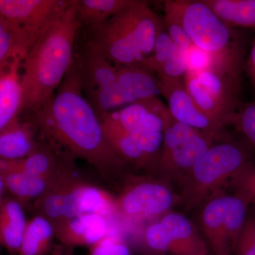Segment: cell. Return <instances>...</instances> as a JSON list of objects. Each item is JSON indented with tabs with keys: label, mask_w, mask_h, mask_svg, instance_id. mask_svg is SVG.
<instances>
[{
	"label": "cell",
	"mask_w": 255,
	"mask_h": 255,
	"mask_svg": "<svg viewBox=\"0 0 255 255\" xmlns=\"http://www.w3.org/2000/svg\"><path fill=\"white\" fill-rule=\"evenodd\" d=\"M30 115L42 139L73 158L86 161L105 179L111 180L127 165L114 150L100 117L82 93L73 64L54 95Z\"/></svg>",
	"instance_id": "obj_1"
},
{
	"label": "cell",
	"mask_w": 255,
	"mask_h": 255,
	"mask_svg": "<svg viewBox=\"0 0 255 255\" xmlns=\"http://www.w3.org/2000/svg\"><path fill=\"white\" fill-rule=\"evenodd\" d=\"M81 28L71 0L66 11L30 48L21 65V114L36 112L54 95L73 65L75 39Z\"/></svg>",
	"instance_id": "obj_2"
},
{
	"label": "cell",
	"mask_w": 255,
	"mask_h": 255,
	"mask_svg": "<svg viewBox=\"0 0 255 255\" xmlns=\"http://www.w3.org/2000/svg\"><path fill=\"white\" fill-rule=\"evenodd\" d=\"M248 163L240 146L231 142L213 145L181 183V204L188 210L199 207Z\"/></svg>",
	"instance_id": "obj_3"
},
{
	"label": "cell",
	"mask_w": 255,
	"mask_h": 255,
	"mask_svg": "<svg viewBox=\"0 0 255 255\" xmlns=\"http://www.w3.org/2000/svg\"><path fill=\"white\" fill-rule=\"evenodd\" d=\"M240 53L214 58L211 68L187 74L185 87L196 105L213 121L225 125L233 119L238 90V77L230 79L228 72L239 68Z\"/></svg>",
	"instance_id": "obj_4"
},
{
	"label": "cell",
	"mask_w": 255,
	"mask_h": 255,
	"mask_svg": "<svg viewBox=\"0 0 255 255\" xmlns=\"http://www.w3.org/2000/svg\"><path fill=\"white\" fill-rule=\"evenodd\" d=\"M115 199L108 192L75 174L35 201V209L52 223L87 214H114Z\"/></svg>",
	"instance_id": "obj_5"
},
{
	"label": "cell",
	"mask_w": 255,
	"mask_h": 255,
	"mask_svg": "<svg viewBox=\"0 0 255 255\" xmlns=\"http://www.w3.org/2000/svg\"><path fill=\"white\" fill-rule=\"evenodd\" d=\"M73 66L82 93L99 117L128 106L117 87L119 65L87 41Z\"/></svg>",
	"instance_id": "obj_6"
},
{
	"label": "cell",
	"mask_w": 255,
	"mask_h": 255,
	"mask_svg": "<svg viewBox=\"0 0 255 255\" xmlns=\"http://www.w3.org/2000/svg\"><path fill=\"white\" fill-rule=\"evenodd\" d=\"M165 19L184 28L194 45L211 54L231 51L230 26L204 1H165Z\"/></svg>",
	"instance_id": "obj_7"
},
{
	"label": "cell",
	"mask_w": 255,
	"mask_h": 255,
	"mask_svg": "<svg viewBox=\"0 0 255 255\" xmlns=\"http://www.w3.org/2000/svg\"><path fill=\"white\" fill-rule=\"evenodd\" d=\"M212 137L172 119L164 131V141L157 167L174 182L184 178L213 145Z\"/></svg>",
	"instance_id": "obj_8"
},
{
	"label": "cell",
	"mask_w": 255,
	"mask_h": 255,
	"mask_svg": "<svg viewBox=\"0 0 255 255\" xmlns=\"http://www.w3.org/2000/svg\"><path fill=\"white\" fill-rule=\"evenodd\" d=\"M146 244L152 251L171 255H209L200 229L184 214L169 212L146 229Z\"/></svg>",
	"instance_id": "obj_9"
},
{
	"label": "cell",
	"mask_w": 255,
	"mask_h": 255,
	"mask_svg": "<svg viewBox=\"0 0 255 255\" xmlns=\"http://www.w3.org/2000/svg\"><path fill=\"white\" fill-rule=\"evenodd\" d=\"M178 203L180 196L166 183L137 179L128 183L116 198L114 214L132 221H144L163 216Z\"/></svg>",
	"instance_id": "obj_10"
},
{
	"label": "cell",
	"mask_w": 255,
	"mask_h": 255,
	"mask_svg": "<svg viewBox=\"0 0 255 255\" xmlns=\"http://www.w3.org/2000/svg\"><path fill=\"white\" fill-rule=\"evenodd\" d=\"M125 10L100 26L86 28L87 41L115 65L145 67V58L132 35Z\"/></svg>",
	"instance_id": "obj_11"
},
{
	"label": "cell",
	"mask_w": 255,
	"mask_h": 255,
	"mask_svg": "<svg viewBox=\"0 0 255 255\" xmlns=\"http://www.w3.org/2000/svg\"><path fill=\"white\" fill-rule=\"evenodd\" d=\"M70 4L71 0H0V17L21 30L32 46Z\"/></svg>",
	"instance_id": "obj_12"
},
{
	"label": "cell",
	"mask_w": 255,
	"mask_h": 255,
	"mask_svg": "<svg viewBox=\"0 0 255 255\" xmlns=\"http://www.w3.org/2000/svg\"><path fill=\"white\" fill-rule=\"evenodd\" d=\"M100 119L130 133H143L163 132L172 117L162 102L154 98L130 104Z\"/></svg>",
	"instance_id": "obj_13"
},
{
	"label": "cell",
	"mask_w": 255,
	"mask_h": 255,
	"mask_svg": "<svg viewBox=\"0 0 255 255\" xmlns=\"http://www.w3.org/2000/svg\"><path fill=\"white\" fill-rule=\"evenodd\" d=\"M159 81L161 95L167 100L169 112L174 120L200 130L214 140L221 136L223 127L213 121L196 105L180 80Z\"/></svg>",
	"instance_id": "obj_14"
},
{
	"label": "cell",
	"mask_w": 255,
	"mask_h": 255,
	"mask_svg": "<svg viewBox=\"0 0 255 255\" xmlns=\"http://www.w3.org/2000/svg\"><path fill=\"white\" fill-rule=\"evenodd\" d=\"M229 199L230 194L219 191L199 206V228L214 255H233L225 236Z\"/></svg>",
	"instance_id": "obj_15"
},
{
	"label": "cell",
	"mask_w": 255,
	"mask_h": 255,
	"mask_svg": "<svg viewBox=\"0 0 255 255\" xmlns=\"http://www.w3.org/2000/svg\"><path fill=\"white\" fill-rule=\"evenodd\" d=\"M55 237L69 248L91 247L108 236L107 217L87 214L52 223Z\"/></svg>",
	"instance_id": "obj_16"
},
{
	"label": "cell",
	"mask_w": 255,
	"mask_h": 255,
	"mask_svg": "<svg viewBox=\"0 0 255 255\" xmlns=\"http://www.w3.org/2000/svg\"><path fill=\"white\" fill-rule=\"evenodd\" d=\"M41 136L31 121L21 122L17 119L0 130V157L4 160L26 158L38 148Z\"/></svg>",
	"instance_id": "obj_17"
},
{
	"label": "cell",
	"mask_w": 255,
	"mask_h": 255,
	"mask_svg": "<svg viewBox=\"0 0 255 255\" xmlns=\"http://www.w3.org/2000/svg\"><path fill=\"white\" fill-rule=\"evenodd\" d=\"M153 73L144 66L119 65L117 87L128 105L157 98L161 94V84Z\"/></svg>",
	"instance_id": "obj_18"
},
{
	"label": "cell",
	"mask_w": 255,
	"mask_h": 255,
	"mask_svg": "<svg viewBox=\"0 0 255 255\" xmlns=\"http://www.w3.org/2000/svg\"><path fill=\"white\" fill-rule=\"evenodd\" d=\"M125 14L137 46L147 60L153 53L156 38L163 23L145 1H134Z\"/></svg>",
	"instance_id": "obj_19"
},
{
	"label": "cell",
	"mask_w": 255,
	"mask_h": 255,
	"mask_svg": "<svg viewBox=\"0 0 255 255\" xmlns=\"http://www.w3.org/2000/svg\"><path fill=\"white\" fill-rule=\"evenodd\" d=\"M22 63H16L0 70V130L18 119L21 114Z\"/></svg>",
	"instance_id": "obj_20"
},
{
	"label": "cell",
	"mask_w": 255,
	"mask_h": 255,
	"mask_svg": "<svg viewBox=\"0 0 255 255\" xmlns=\"http://www.w3.org/2000/svg\"><path fill=\"white\" fill-rule=\"evenodd\" d=\"M27 222L20 202L12 199L1 200L0 241L10 253H19Z\"/></svg>",
	"instance_id": "obj_21"
},
{
	"label": "cell",
	"mask_w": 255,
	"mask_h": 255,
	"mask_svg": "<svg viewBox=\"0 0 255 255\" xmlns=\"http://www.w3.org/2000/svg\"><path fill=\"white\" fill-rule=\"evenodd\" d=\"M135 0H73L75 16L86 28L97 27L131 6Z\"/></svg>",
	"instance_id": "obj_22"
},
{
	"label": "cell",
	"mask_w": 255,
	"mask_h": 255,
	"mask_svg": "<svg viewBox=\"0 0 255 255\" xmlns=\"http://www.w3.org/2000/svg\"><path fill=\"white\" fill-rule=\"evenodd\" d=\"M73 174L63 179H53L28 175L20 172H8L0 174V182L3 183L4 189L15 196L18 201H28L32 199L36 201L50 189Z\"/></svg>",
	"instance_id": "obj_23"
},
{
	"label": "cell",
	"mask_w": 255,
	"mask_h": 255,
	"mask_svg": "<svg viewBox=\"0 0 255 255\" xmlns=\"http://www.w3.org/2000/svg\"><path fill=\"white\" fill-rule=\"evenodd\" d=\"M31 47L21 30L0 17V70L14 63H22Z\"/></svg>",
	"instance_id": "obj_24"
},
{
	"label": "cell",
	"mask_w": 255,
	"mask_h": 255,
	"mask_svg": "<svg viewBox=\"0 0 255 255\" xmlns=\"http://www.w3.org/2000/svg\"><path fill=\"white\" fill-rule=\"evenodd\" d=\"M101 123L114 150L126 163L132 164L138 168L156 164L153 159L140 150L130 133L112 124L103 122Z\"/></svg>",
	"instance_id": "obj_25"
},
{
	"label": "cell",
	"mask_w": 255,
	"mask_h": 255,
	"mask_svg": "<svg viewBox=\"0 0 255 255\" xmlns=\"http://www.w3.org/2000/svg\"><path fill=\"white\" fill-rule=\"evenodd\" d=\"M55 236L51 221L42 215H37L28 221L18 254L44 255L49 251Z\"/></svg>",
	"instance_id": "obj_26"
},
{
	"label": "cell",
	"mask_w": 255,
	"mask_h": 255,
	"mask_svg": "<svg viewBox=\"0 0 255 255\" xmlns=\"http://www.w3.org/2000/svg\"><path fill=\"white\" fill-rule=\"evenodd\" d=\"M204 1L228 26L255 28V0Z\"/></svg>",
	"instance_id": "obj_27"
},
{
	"label": "cell",
	"mask_w": 255,
	"mask_h": 255,
	"mask_svg": "<svg viewBox=\"0 0 255 255\" xmlns=\"http://www.w3.org/2000/svg\"><path fill=\"white\" fill-rule=\"evenodd\" d=\"M251 201L240 193L230 194L225 226V236L230 251L235 255L236 246L248 221Z\"/></svg>",
	"instance_id": "obj_28"
},
{
	"label": "cell",
	"mask_w": 255,
	"mask_h": 255,
	"mask_svg": "<svg viewBox=\"0 0 255 255\" xmlns=\"http://www.w3.org/2000/svg\"><path fill=\"white\" fill-rule=\"evenodd\" d=\"M175 48V44L164 28V23L159 30L154 46V50L150 58L146 60L145 67L153 73H157L162 65L167 61Z\"/></svg>",
	"instance_id": "obj_29"
},
{
	"label": "cell",
	"mask_w": 255,
	"mask_h": 255,
	"mask_svg": "<svg viewBox=\"0 0 255 255\" xmlns=\"http://www.w3.org/2000/svg\"><path fill=\"white\" fill-rule=\"evenodd\" d=\"M186 53L187 50L180 49L175 46L172 54L157 73L159 80H180L182 77L187 75Z\"/></svg>",
	"instance_id": "obj_30"
},
{
	"label": "cell",
	"mask_w": 255,
	"mask_h": 255,
	"mask_svg": "<svg viewBox=\"0 0 255 255\" xmlns=\"http://www.w3.org/2000/svg\"><path fill=\"white\" fill-rule=\"evenodd\" d=\"M231 182L236 192L240 193L251 203L255 202V166L251 163L247 164L245 167L235 174L231 179Z\"/></svg>",
	"instance_id": "obj_31"
},
{
	"label": "cell",
	"mask_w": 255,
	"mask_h": 255,
	"mask_svg": "<svg viewBox=\"0 0 255 255\" xmlns=\"http://www.w3.org/2000/svg\"><path fill=\"white\" fill-rule=\"evenodd\" d=\"M90 248V255H130L127 243L114 235L109 234Z\"/></svg>",
	"instance_id": "obj_32"
},
{
	"label": "cell",
	"mask_w": 255,
	"mask_h": 255,
	"mask_svg": "<svg viewBox=\"0 0 255 255\" xmlns=\"http://www.w3.org/2000/svg\"><path fill=\"white\" fill-rule=\"evenodd\" d=\"M187 73H199L211 68L214 63V55L192 44L186 53Z\"/></svg>",
	"instance_id": "obj_33"
},
{
	"label": "cell",
	"mask_w": 255,
	"mask_h": 255,
	"mask_svg": "<svg viewBox=\"0 0 255 255\" xmlns=\"http://www.w3.org/2000/svg\"><path fill=\"white\" fill-rule=\"evenodd\" d=\"M238 122L242 132L255 145V103L245 107L240 114Z\"/></svg>",
	"instance_id": "obj_34"
},
{
	"label": "cell",
	"mask_w": 255,
	"mask_h": 255,
	"mask_svg": "<svg viewBox=\"0 0 255 255\" xmlns=\"http://www.w3.org/2000/svg\"><path fill=\"white\" fill-rule=\"evenodd\" d=\"M166 29L175 46L180 49L187 50L193 44L190 37L179 23L165 19Z\"/></svg>",
	"instance_id": "obj_35"
},
{
	"label": "cell",
	"mask_w": 255,
	"mask_h": 255,
	"mask_svg": "<svg viewBox=\"0 0 255 255\" xmlns=\"http://www.w3.org/2000/svg\"><path fill=\"white\" fill-rule=\"evenodd\" d=\"M235 255H255V243L245 229L238 241Z\"/></svg>",
	"instance_id": "obj_36"
},
{
	"label": "cell",
	"mask_w": 255,
	"mask_h": 255,
	"mask_svg": "<svg viewBox=\"0 0 255 255\" xmlns=\"http://www.w3.org/2000/svg\"><path fill=\"white\" fill-rule=\"evenodd\" d=\"M244 229L255 243V216L248 217Z\"/></svg>",
	"instance_id": "obj_37"
},
{
	"label": "cell",
	"mask_w": 255,
	"mask_h": 255,
	"mask_svg": "<svg viewBox=\"0 0 255 255\" xmlns=\"http://www.w3.org/2000/svg\"><path fill=\"white\" fill-rule=\"evenodd\" d=\"M249 67L250 70L253 76L254 77L255 80V41L251 51L249 58Z\"/></svg>",
	"instance_id": "obj_38"
}]
</instances>
